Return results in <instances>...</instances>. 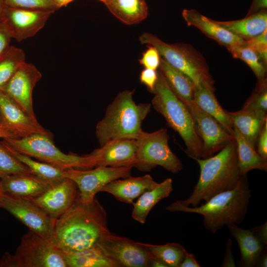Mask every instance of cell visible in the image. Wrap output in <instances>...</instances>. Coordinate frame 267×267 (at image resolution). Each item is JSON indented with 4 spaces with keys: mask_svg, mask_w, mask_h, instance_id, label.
<instances>
[{
    "mask_svg": "<svg viewBox=\"0 0 267 267\" xmlns=\"http://www.w3.org/2000/svg\"><path fill=\"white\" fill-rule=\"evenodd\" d=\"M0 208L8 212L29 230L43 236H52L56 220L32 200L3 193Z\"/></svg>",
    "mask_w": 267,
    "mask_h": 267,
    "instance_id": "12",
    "label": "cell"
},
{
    "mask_svg": "<svg viewBox=\"0 0 267 267\" xmlns=\"http://www.w3.org/2000/svg\"><path fill=\"white\" fill-rule=\"evenodd\" d=\"M11 39L0 21V57L10 46Z\"/></svg>",
    "mask_w": 267,
    "mask_h": 267,
    "instance_id": "42",
    "label": "cell"
},
{
    "mask_svg": "<svg viewBox=\"0 0 267 267\" xmlns=\"http://www.w3.org/2000/svg\"><path fill=\"white\" fill-rule=\"evenodd\" d=\"M147 45V48L142 53L139 62L144 68L156 70L160 66L161 56L155 47L150 44Z\"/></svg>",
    "mask_w": 267,
    "mask_h": 267,
    "instance_id": "39",
    "label": "cell"
},
{
    "mask_svg": "<svg viewBox=\"0 0 267 267\" xmlns=\"http://www.w3.org/2000/svg\"><path fill=\"white\" fill-rule=\"evenodd\" d=\"M158 79V72L156 70L144 68L140 72L139 79L140 82L146 86L150 92H152Z\"/></svg>",
    "mask_w": 267,
    "mask_h": 267,
    "instance_id": "40",
    "label": "cell"
},
{
    "mask_svg": "<svg viewBox=\"0 0 267 267\" xmlns=\"http://www.w3.org/2000/svg\"><path fill=\"white\" fill-rule=\"evenodd\" d=\"M226 48L234 58L244 61L250 67L258 81L265 79L266 69L261 62L259 56L253 50L244 44Z\"/></svg>",
    "mask_w": 267,
    "mask_h": 267,
    "instance_id": "34",
    "label": "cell"
},
{
    "mask_svg": "<svg viewBox=\"0 0 267 267\" xmlns=\"http://www.w3.org/2000/svg\"><path fill=\"white\" fill-rule=\"evenodd\" d=\"M0 129H4L3 128L1 122V119L0 115Z\"/></svg>",
    "mask_w": 267,
    "mask_h": 267,
    "instance_id": "53",
    "label": "cell"
},
{
    "mask_svg": "<svg viewBox=\"0 0 267 267\" xmlns=\"http://www.w3.org/2000/svg\"><path fill=\"white\" fill-rule=\"evenodd\" d=\"M0 267H67L64 254L52 236H45L30 230L21 238L14 255L5 252Z\"/></svg>",
    "mask_w": 267,
    "mask_h": 267,
    "instance_id": "8",
    "label": "cell"
},
{
    "mask_svg": "<svg viewBox=\"0 0 267 267\" xmlns=\"http://www.w3.org/2000/svg\"><path fill=\"white\" fill-rule=\"evenodd\" d=\"M233 135L237 144L239 166L241 175L257 169L267 171V159L261 157L256 148L233 127Z\"/></svg>",
    "mask_w": 267,
    "mask_h": 267,
    "instance_id": "30",
    "label": "cell"
},
{
    "mask_svg": "<svg viewBox=\"0 0 267 267\" xmlns=\"http://www.w3.org/2000/svg\"><path fill=\"white\" fill-rule=\"evenodd\" d=\"M1 141L17 152L64 170H86L95 167V160L91 156L64 153L55 146L52 137L42 134H35L19 138H5Z\"/></svg>",
    "mask_w": 267,
    "mask_h": 267,
    "instance_id": "7",
    "label": "cell"
},
{
    "mask_svg": "<svg viewBox=\"0 0 267 267\" xmlns=\"http://www.w3.org/2000/svg\"><path fill=\"white\" fill-rule=\"evenodd\" d=\"M63 253L67 267H118L97 245L81 251Z\"/></svg>",
    "mask_w": 267,
    "mask_h": 267,
    "instance_id": "29",
    "label": "cell"
},
{
    "mask_svg": "<svg viewBox=\"0 0 267 267\" xmlns=\"http://www.w3.org/2000/svg\"><path fill=\"white\" fill-rule=\"evenodd\" d=\"M167 130L161 128L152 133L143 131L136 139V162L134 167L142 172H149L157 166L173 173L183 169L181 160L171 150Z\"/></svg>",
    "mask_w": 267,
    "mask_h": 267,
    "instance_id": "9",
    "label": "cell"
},
{
    "mask_svg": "<svg viewBox=\"0 0 267 267\" xmlns=\"http://www.w3.org/2000/svg\"><path fill=\"white\" fill-rule=\"evenodd\" d=\"M134 91L120 92L106 108L103 118L95 128L100 146L115 139H136L143 131L142 123L150 111L151 104H136L133 98Z\"/></svg>",
    "mask_w": 267,
    "mask_h": 267,
    "instance_id": "4",
    "label": "cell"
},
{
    "mask_svg": "<svg viewBox=\"0 0 267 267\" xmlns=\"http://www.w3.org/2000/svg\"><path fill=\"white\" fill-rule=\"evenodd\" d=\"M78 195L76 184L64 178L52 183L41 195L32 201L56 220L72 206Z\"/></svg>",
    "mask_w": 267,
    "mask_h": 267,
    "instance_id": "17",
    "label": "cell"
},
{
    "mask_svg": "<svg viewBox=\"0 0 267 267\" xmlns=\"http://www.w3.org/2000/svg\"><path fill=\"white\" fill-rule=\"evenodd\" d=\"M256 267H267V248L261 255Z\"/></svg>",
    "mask_w": 267,
    "mask_h": 267,
    "instance_id": "47",
    "label": "cell"
},
{
    "mask_svg": "<svg viewBox=\"0 0 267 267\" xmlns=\"http://www.w3.org/2000/svg\"><path fill=\"white\" fill-rule=\"evenodd\" d=\"M3 191H2V187H1V182H0V200L3 195Z\"/></svg>",
    "mask_w": 267,
    "mask_h": 267,
    "instance_id": "52",
    "label": "cell"
},
{
    "mask_svg": "<svg viewBox=\"0 0 267 267\" xmlns=\"http://www.w3.org/2000/svg\"><path fill=\"white\" fill-rule=\"evenodd\" d=\"M227 113L233 127L256 148L260 133L267 122V112L241 109Z\"/></svg>",
    "mask_w": 267,
    "mask_h": 267,
    "instance_id": "22",
    "label": "cell"
},
{
    "mask_svg": "<svg viewBox=\"0 0 267 267\" xmlns=\"http://www.w3.org/2000/svg\"><path fill=\"white\" fill-rule=\"evenodd\" d=\"M3 0H0V21L3 8L5 6Z\"/></svg>",
    "mask_w": 267,
    "mask_h": 267,
    "instance_id": "51",
    "label": "cell"
},
{
    "mask_svg": "<svg viewBox=\"0 0 267 267\" xmlns=\"http://www.w3.org/2000/svg\"><path fill=\"white\" fill-rule=\"evenodd\" d=\"M99 0L103 2L104 3L107 0Z\"/></svg>",
    "mask_w": 267,
    "mask_h": 267,
    "instance_id": "54",
    "label": "cell"
},
{
    "mask_svg": "<svg viewBox=\"0 0 267 267\" xmlns=\"http://www.w3.org/2000/svg\"><path fill=\"white\" fill-rule=\"evenodd\" d=\"M142 44L154 46L170 65L188 77L196 88L215 91L214 81L205 58L192 46L183 43L168 44L147 33L139 38Z\"/></svg>",
    "mask_w": 267,
    "mask_h": 267,
    "instance_id": "6",
    "label": "cell"
},
{
    "mask_svg": "<svg viewBox=\"0 0 267 267\" xmlns=\"http://www.w3.org/2000/svg\"><path fill=\"white\" fill-rule=\"evenodd\" d=\"M0 115L3 128L18 138L40 134L53 138L52 134L44 129L37 119L27 114L9 95L0 90Z\"/></svg>",
    "mask_w": 267,
    "mask_h": 267,
    "instance_id": "16",
    "label": "cell"
},
{
    "mask_svg": "<svg viewBox=\"0 0 267 267\" xmlns=\"http://www.w3.org/2000/svg\"><path fill=\"white\" fill-rule=\"evenodd\" d=\"M251 192L247 174H242L234 188L215 195L201 206H186L174 202L166 209L170 212L202 215L205 228L215 234L225 225L243 222L247 213Z\"/></svg>",
    "mask_w": 267,
    "mask_h": 267,
    "instance_id": "3",
    "label": "cell"
},
{
    "mask_svg": "<svg viewBox=\"0 0 267 267\" xmlns=\"http://www.w3.org/2000/svg\"><path fill=\"white\" fill-rule=\"evenodd\" d=\"M104 4L114 16L127 25L137 24L148 15L145 0H107Z\"/></svg>",
    "mask_w": 267,
    "mask_h": 267,
    "instance_id": "25",
    "label": "cell"
},
{
    "mask_svg": "<svg viewBox=\"0 0 267 267\" xmlns=\"http://www.w3.org/2000/svg\"><path fill=\"white\" fill-rule=\"evenodd\" d=\"M0 138L3 139V138H18V137L14 134L11 133V132L6 129H0Z\"/></svg>",
    "mask_w": 267,
    "mask_h": 267,
    "instance_id": "48",
    "label": "cell"
},
{
    "mask_svg": "<svg viewBox=\"0 0 267 267\" xmlns=\"http://www.w3.org/2000/svg\"><path fill=\"white\" fill-rule=\"evenodd\" d=\"M193 102L216 119L229 134L233 135V126L227 113L218 102L214 92L204 88H196Z\"/></svg>",
    "mask_w": 267,
    "mask_h": 267,
    "instance_id": "28",
    "label": "cell"
},
{
    "mask_svg": "<svg viewBox=\"0 0 267 267\" xmlns=\"http://www.w3.org/2000/svg\"><path fill=\"white\" fill-rule=\"evenodd\" d=\"M254 234L261 243L267 246V222L263 225L253 227L251 229Z\"/></svg>",
    "mask_w": 267,
    "mask_h": 267,
    "instance_id": "44",
    "label": "cell"
},
{
    "mask_svg": "<svg viewBox=\"0 0 267 267\" xmlns=\"http://www.w3.org/2000/svg\"><path fill=\"white\" fill-rule=\"evenodd\" d=\"M232 240L229 238L226 244V247L225 250L222 267H235V264L233 258V255L231 251Z\"/></svg>",
    "mask_w": 267,
    "mask_h": 267,
    "instance_id": "43",
    "label": "cell"
},
{
    "mask_svg": "<svg viewBox=\"0 0 267 267\" xmlns=\"http://www.w3.org/2000/svg\"><path fill=\"white\" fill-rule=\"evenodd\" d=\"M216 22L232 34L247 40L267 29V14L263 10L240 20Z\"/></svg>",
    "mask_w": 267,
    "mask_h": 267,
    "instance_id": "26",
    "label": "cell"
},
{
    "mask_svg": "<svg viewBox=\"0 0 267 267\" xmlns=\"http://www.w3.org/2000/svg\"><path fill=\"white\" fill-rule=\"evenodd\" d=\"M256 150L261 157L267 159V122L264 125L259 136Z\"/></svg>",
    "mask_w": 267,
    "mask_h": 267,
    "instance_id": "41",
    "label": "cell"
},
{
    "mask_svg": "<svg viewBox=\"0 0 267 267\" xmlns=\"http://www.w3.org/2000/svg\"><path fill=\"white\" fill-rule=\"evenodd\" d=\"M4 145L37 177L49 182H54L65 178V170L50 164L35 160L33 158L17 152L6 145Z\"/></svg>",
    "mask_w": 267,
    "mask_h": 267,
    "instance_id": "31",
    "label": "cell"
},
{
    "mask_svg": "<svg viewBox=\"0 0 267 267\" xmlns=\"http://www.w3.org/2000/svg\"><path fill=\"white\" fill-rule=\"evenodd\" d=\"M186 106L203 141L202 159L213 156L235 138L234 135L227 132L216 119L201 110L193 101Z\"/></svg>",
    "mask_w": 267,
    "mask_h": 267,
    "instance_id": "14",
    "label": "cell"
},
{
    "mask_svg": "<svg viewBox=\"0 0 267 267\" xmlns=\"http://www.w3.org/2000/svg\"><path fill=\"white\" fill-rule=\"evenodd\" d=\"M159 69L171 89L185 105L193 101L196 86L188 77L172 67L161 57Z\"/></svg>",
    "mask_w": 267,
    "mask_h": 267,
    "instance_id": "27",
    "label": "cell"
},
{
    "mask_svg": "<svg viewBox=\"0 0 267 267\" xmlns=\"http://www.w3.org/2000/svg\"><path fill=\"white\" fill-rule=\"evenodd\" d=\"M54 12L5 5L0 22L12 39L20 42L35 35Z\"/></svg>",
    "mask_w": 267,
    "mask_h": 267,
    "instance_id": "13",
    "label": "cell"
},
{
    "mask_svg": "<svg viewBox=\"0 0 267 267\" xmlns=\"http://www.w3.org/2000/svg\"><path fill=\"white\" fill-rule=\"evenodd\" d=\"M158 183L149 175L138 177L130 176L111 181L104 186L101 191L111 194L119 201L133 204L135 199Z\"/></svg>",
    "mask_w": 267,
    "mask_h": 267,
    "instance_id": "19",
    "label": "cell"
},
{
    "mask_svg": "<svg viewBox=\"0 0 267 267\" xmlns=\"http://www.w3.org/2000/svg\"><path fill=\"white\" fill-rule=\"evenodd\" d=\"M42 74L33 64L24 62L0 90L9 95L27 114L37 119L33 109V91Z\"/></svg>",
    "mask_w": 267,
    "mask_h": 267,
    "instance_id": "15",
    "label": "cell"
},
{
    "mask_svg": "<svg viewBox=\"0 0 267 267\" xmlns=\"http://www.w3.org/2000/svg\"><path fill=\"white\" fill-rule=\"evenodd\" d=\"M136 139H115L89 154L95 160V167H134L136 162Z\"/></svg>",
    "mask_w": 267,
    "mask_h": 267,
    "instance_id": "18",
    "label": "cell"
},
{
    "mask_svg": "<svg viewBox=\"0 0 267 267\" xmlns=\"http://www.w3.org/2000/svg\"><path fill=\"white\" fill-rule=\"evenodd\" d=\"M152 93L154 94L151 100L152 106L163 116L168 126L182 139L187 155L195 160L202 159L203 143L192 115L186 106L171 89L160 70Z\"/></svg>",
    "mask_w": 267,
    "mask_h": 267,
    "instance_id": "5",
    "label": "cell"
},
{
    "mask_svg": "<svg viewBox=\"0 0 267 267\" xmlns=\"http://www.w3.org/2000/svg\"><path fill=\"white\" fill-rule=\"evenodd\" d=\"M244 45L253 50L264 62L267 61V29L261 34L245 40Z\"/></svg>",
    "mask_w": 267,
    "mask_h": 267,
    "instance_id": "38",
    "label": "cell"
},
{
    "mask_svg": "<svg viewBox=\"0 0 267 267\" xmlns=\"http://www.w3.org/2000/svg\"><path fill=\"white\" fill-rule=\"evenodd\" d=\"M193 254L187 252L179 267H200Z\"/></svg>",
    "mask_w": 267,
    "mask_h": 267,
    "instance_id": "45",
    "label": "cell"
},
{
    "mask_svg": "<svg viewBox=\"0 0 267 267\" xmlns=\"http://www.w3.org/2000/svg\"><path fill=\"white\" fill-rule=\"evenodd\" d=\"M242 109L267 112V87L266 79L258 81L257 86Z\"/></svg>",
    "mask_w": 267,
    "mask_h": 267,
    "instance_id": "36",
    "label": "cell"
},
{
    "mask_svg": "<svg viewBox=\"0 0 267 267\" xmlns=\"http://www.w3.org/2000/svg\"><path fill=\"white\" fill-rule=\"evenodd\" d=\"M152 258L163 261L168 267H179L186 250L178 243H168L164 245L143 243Z\"/></svg>",
    "mask_w": 267,
    "mask_h": 267,
    "instance_id": "32",
    "label": "cell"
},
{
    "mask_svg": "<svg viewBox=\"0 0 267 267\" xmlns=\"http://www.w3.org/2000/svg\"><path fill=\"white\" fill-rule=\"evenodd\" d=\"M107 213L95 197L90 203L76 200L72 206L56 219L52 237L63 252L81 251L97 245L109 230Z\"/></svg>",
    "mask_w": 267,
    "mask_h": 267,
    "instance_id": "1",
    "label": "cell"
},
{
    "mask_svg": "<svg viewBox=\"0 0 267 267\" xmlns=\"http://www.w3.org/2000/svg\"><path fill=\"white\" fill-rule=\"evenodd\" d=\"M200 173L193 192L186 199L175 201L184 206H198L220 193L234 188L241 176L234 138L216 155L198 159Z\"/></svg>",
    "mask_w": 267,
    "mask_h": 267,
    "instance_id": "2",
    "label": "cell"
},
{
    "mask_svg": "<svg viewBox=\"0 0 267 267\" xmlns=\"http://www.w3.org/2000/svg\"><path fill=\"white\" fill-rule=\"evenodd\" d=\"M20 174L33 175L31 170L17 159L0 141V179Z\"/></svg>",
    "mask_w": 267,
    "mask_h": 267,
    "instance_id": "35",
    "label": "cell"
},
{
    "mask_svg": "<svg viewBox=\"0 0 267 267\" xmlns=\"http://www.w3.org/2000/svg\"><path fill=\"white\" fill-rule=\"evenodd\" d=\"M96 245L118 267H150L152 258L142 243L108 230L100 237Z\"/></svg>",
    "mask_w": 267,
    "mask_h": 267,
    "instance_id": "11",
    "label": "cell"
},
{
    "mask_svg": "<svg viewBox=\"0 0 267 267\" xmlns=\"http://www.w3.org/2000/svg\"><path fill=\"white\" fill-rule=\"evenodd\" d=\"M59 9L63 6H66L74 0H52Z\"/></svg>",
    "mask_w": 267,
    "mask_h": 267,
    "instance_id": "49",
    "label": "cell"
},
{
    "mask_svg": "<svg viewBox=\"0 0 267 267\" xmlns=\"http://www.w3.org/2000/svg\"><path fill=\"white\" fill-rule=\"evenodd\" d=\"M172 191V179L168 178L144 192L133 203V219L139 223H144L152 208L161 200L168 197Z\"/></svg>",
    "mask_w": 267,
    "mask_h": 267,
    "instance_id": "24",
    "label": "cell"
},
{
    "mask_svg": "<svg viewBox=\"0 0 267 267\" xmlns=\"http://www.w3.org/2000/svg\"><path fill=\"white\" fill-rule=\"evenodd\" d=\"M3 1L6 6L12 7L53 12L58 9L52 0H3Z\"/></svg>",
    "mask_w": 267,
    "mask_h": 267,
    "instance_id": "37",
    "label": "cell"
},
{
    "mask_svg": "<svg viewBox=\"0 0 267 267\" xmlns=\"http://www.w3.org/2000/svg\"><path fill=\"white\" fill-rule=\"evenodd\" d=\"M182 16L188 26L196 27L207 36L226 47L243 44L245 41L195 9H185L182 12Z\"/></svg>",
    "mask_w": 267,
    "mask_h": 267,
    "instance_id": "20",
    "label": "cell"
},
{
    "mask_svg": "<svg viewBox=\"0 0 267 267\" xmlns=\"http://www.w3.org/2000/svg\"><path fill=\"white\" fill-rule=\"evenodd\" d=\"M132 167L99 166L93 169L65 170V178L71 179L78 189L77 200L84 203H90L95 195L111 181L131 176Z\"/></svg>",
    "mask_w": 267,
    "mask_h": 267,
    "instance_id": "10",
    "label": "cell"
},
{
    "mask_svg": "<svg viewBox=\"0 0 267 267\" xmlns=\"http://www.w3.org/2000/svg\"><path fill=\"white\" fill-rule=\"evenodd\" d=\"M3 193L11 196L34 199L41 195L53 182L34 175H14L0 179Z\"/></svg>",
    "mask_w": 267,
    "mask_h": 267,
    "instance_id": "21",
    "label": "cell"
},
{
    "mask_svg": "<svg viewBox=\"0 0 267 267\" xmlns=\"http://www.w3.org/2000/svg\"><path fill=\"white\" fill-rule=\"evenodd\" d=\"M227 226L236 240L240 251V265L243 267H256L258 260L267 248L254 234L251 229H245L231 224Z\"/></svg>",
    "mask_w": 267,
    "mask_h": 267,
    "instance_id": "23",
    "label": "cell"
},
{
    "mask_svg": "<svg viewBox=\"0 0 267 267\" xmlns=\"http://www.w3.org/2000/svg\"><path fill=\"white\" fill-rule=\"evenodd\" d=\"M25 61V53L22 48L12 45L9 47L0 57V90Z\"/></svg>",
    "mask_w": 267,
    "mask_h": 267,
    "instance_id": "33",
    "label": "cell"
},
{
    "mask_svg": "<svg viewBox=\"0 0 267 267\" xmlns=\"http://www.w3.org/2000/svg\"><path fill=\"white\" fill-rule=\"evenodd\" d=\"M150 267H168V266L160 260L152 258L150 263Z\"/></svg>",
    "mask_w": 267,
    "mask_h": 267,
    "instance_id": "50",
    "label": "cell"
},
{
    "mask_svg": "<svg viewBox=\"0 0 267 267\" xmlns=\"http://www.w3.org/2000/svg\"><path fill=\"white\" fill-rule=\"evenodd\" d=\"M267 7V0H253L249 10L250 15L265 10Z\"/></svg>",
    "mask_w": 267,
    "mask_h": 267,
    "instance_id": "46",
    "label": "cell"
}]
</instances>
